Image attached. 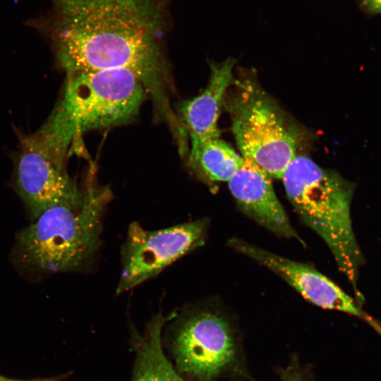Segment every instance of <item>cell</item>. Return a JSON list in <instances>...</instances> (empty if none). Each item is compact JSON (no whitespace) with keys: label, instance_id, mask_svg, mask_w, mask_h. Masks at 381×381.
I'll return each mask as SVG.
<instances>
[{"label":"cell","instance_id":"9","mask_svg":"<svg viewBox=\"0 0 381 381\" xmlns=\"http://www.w3.org/2000/svg\"><path fill=\"white\" fill-rule=\"evenodd\" d=\"M228 245L267 267L294 287L309 302L322 308L344 312L361 318L381 334V324L367 314L351 296L312 267L232 238Z\"/></svg>","mask_w":381,"mask_h":381},{"label":"cell","instance_id":"3","mask_svg":"<svg viewBox=\"0 0 381 381\" xmlns=\"http://www.w3.org/2000/svg\"><path fill=\"white\" fill-rule=\"evenodd\" d=\"M282 179L299 218L325 242L361 303L357 282L365 260L352 226L353 185L302 155L291 160Z\"/></svg>","mask_w":381,"mask_h":381},{"label":"cell","instance_id":"4","mask_svg":"<svg viewBox=\"0 0 381 381\" xmlns=\"http://www.w3.org/2000/svg\"><path fill=\"white\" fill-rule=\"evenodd\" d=\"M149 97L140 79L123 69L66 73L61 97L49 116L70 145L83 133L126 124Z\"/></svg>","mask_w":381,"mask_h":381},{"label":"cell","instance_id":"8","mask_svg":"<svg viewBox=\"0 0 381 381\" xmlns=\"http://www.w3.org/2000/svg\"><path fill=\"white\" fill-rule=\"evenodd\" d=\"M208 221L200 219L148 231L138 222L129 225L121 250V272L116 295L156 276L167 266L204 243Z\"/></svg>","mask_w":381,"mask_h":381},{"label":"cell","instance_id":"5","mask_svg":"<svg viewBox=\"0 0 381 381\" xmlns=\"http://www.w3.org/2000/svg\"><path fill=\"white\" fill-rule=\"evenodd\" d=\"M167 327V344L176 370L184 377L214 381L242 372V353L231 322L209 307L176 313Z\"/></svg>","mask_w":381,"mask_h":381},{"label":"cell","instance_id":"12","mask_svg":"<svg viewBox=\"0 0 381 381\" xmlns=\"http://www.w3.org/2000/svg\"><path fill=\"white\" fill-rule=\"evenodd\" d=\"M174 314H157L142 333L131 329V344L135 353L131 381H188L170 363L162 347V329Z\"/></svg>","mask_w":381,"mask_h":381},{"label":"cell","instance_id":"15","mask_svg":"<svg viewBox=\"0 0 381 381\" xmlns=\"http://www.w3.org/2000/svg\"><path fill=\"white\" fill-rule=\"evenodd\" d=\"M361 7L368 13H381V0H361Z\"/></svg>","mask_w":381,"mask_h":381},{"label":"cell","instance_id":"13","mask_svg":"<svg viewBox=\"0 0 381 381\" xmlns=\"http://www.w3.org/2000/svg\"><path fill=\"white\" fill-rule=\"evenodd\" d=\"M190 139L188 161L191 168L203 179L228 181L243 163V157L219 137Z\"/></svg>","mask_w":381,"mask_h":381},{"label":"cell","instance_id":"11","mask_svg":"<svg viewBox=\"0 0 381 381\" xmlns=\"http://www.w3.org/2000/svg\"><path fill=\"white\" fill-rule=\"evenodd\" d=\"M234 64L232 59L212 64L209 83L204 90L180 105V122L190 137H219L217 121L226 91L232 81Z\"/></svg>","mask_w":381,"mask_h":381},{"label":"cell","instance_id":"2","mask_svg":"<svg viewBox=\"0 0 381 381\" xmlns=\"http://www.w3.org/2000/svg\"><path fill=\"white\" fill-rule=\"evenodd\" d=\"M111 198L107 187L90 179L78 200L47 210L17 234L13 262L38 274L86 268L100 247L102 220Z\"/></svg>","mask_w":381,"mask_h":381},{"label":"cell","instance_id":"14","mask_svg":"<svg viewBox=\"0 0 381 381\" xmlns=\"http://www.w3.org/2000/svg\"><path fill=\"white\" fill-rule=\"evenodd\" d=\"M280 381H310L301 366L293 361L279 370Z\"/></svg>","mask_w":381,"mask_h":381},{"label":"cell","instance_id":"10","mask_svg":"<svg viewBox=\"0 0 381 381\" xmlns=\"http://www.w3.org/2000/svg\"><path fill=\"white\" fill-rule=\"evenodd\" d=\"M227 181L240 209L248 217L273 234L303 241L274 192L271 176L249 159Z\"/></svg>","mask_w":381,"mask_h":381},{"label":"cell","instance_id":"1","mask_svg":"<svg viewBox=\"0 0 381 381\" xmlns=\"http://www.w3.org/2000/svg\"><path fill=\"white\" fill-rule=\"evenodd\" d=\"M52 39L66 73L123 69L142 82L157 113L177 133L169 102V64L164 52L166 0H52Z\"/></svg>","mask_w":381,"mask_h":381},{"label":"cell","instance_id":"16","mask_svg":"<svg viewBox=\"0 0 381 381\" xmlns=\"http://www.w3.org/2000/svg\"><path fill=\"white\" fill-rule=\"evenodd\" d=\"M67 375H63L58 377H47V378H36L32 380H16L11 379L0 375V381H61L64 380Z\"/></svg>","mask_w":381,"mask_h":381},{"label":"cell","instance_id":"7","mask_svg":"<svg viewBox=\"0 0 381 381\" xmlns=\"http://www.w3.org/2000/svg\"><path fill=\"white\" fill-rule=\"evenodd\" d=\"M68 150L44 123L20 138L13 159L14 182L18 196L35 219L47 210L78 200L83 195L66 170Z\"/></svg>","mask_w":381,"mask_h":381},{"label":"cell","instance_id":"6","mask_svg":"<svg viewBox=\"0 0 381 381\" xmlns=\"http://www.w3.org/2000/svg\"><path fill=\"white\" fill-rule=\"evenodd\" d=\"M227 103L231 130L246 159L282 179L296 156L298 137L282 111L253 80L238 81Z\"/></svg>","mask_w":381,"mask_h":381}]
</instances>
